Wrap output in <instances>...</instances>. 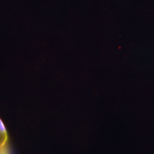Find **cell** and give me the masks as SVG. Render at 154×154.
Returning a JSON list of instances; mask_svg holds the SVG:
<instances>
[{"label":"cell","instance_id":"1","mask_svg":"<svg viewBox=\"0 0 154 154\" xmlns=\"http://www.w3.org/2000/svg\"><path fill=\"white\" fill-rule=\"evenodd\" d=\"M0 136L2 139V142L1 143L0 147H5L6 144L8 142V135L7 133V131L6 130L5 127L4 126L3 122L0 119Z\"/></svg>","mask_w":154,"mask_h":154}]
</instances>
